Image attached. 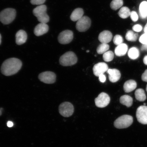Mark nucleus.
Returning <instances> with one entry per match:
<instances>
[{
  "instance_id": "obj_1",
  "label": "nucleus",
  "mask_w": 147,
  "mask_h": 147,
  "mask_svg": "<svg viewBox=\"0 0 147 147\" xmlns=\"http://www.w3.org/2000/svg\"><path fill=\"white\" fill-rule=\"evenodd\" d=\"M22 63L18 59H8L3 62L1 67V72L6 76H10L17 73L21 69Z\"/></svg>"
},
{
  "instance_id": "obj_2",
  "label": "nucleus",
  "mask_w": 147,
  "mask_h": 147,
  "mask_svg": "<svg viewBox=\"0 0 147 147\" xmlns=\"http://www.w3.org/2000/svg\"><path fill=\"white\" fill-rule=\"evenodd\" d=\"M16 16L15 9L11 8L5 9L0 13V21L3 24H9L14 21Z\"/></svg>"
},
{
  "instance_id": "obj_3",
  "label": "nucleus",
  "mask_w": 147,
  "mask_h": 147,
  "mask_svg": "<svg viewBox=\"0 0 147 147\" xmlns=\"http://www.w3.org/2000/svg\"><path fill=\"white\" fill-rule=\"evenodd\" d=\"M47 7L41 5L37 7L33 11V14L40 23H47L49 21V16L47 13Z\"/></svg>"
},
{
  "instance_id": "obj_4",
  "label": "nucleus",
  "mask_w": 147,
  "mask_h": 147,
  "mask_svg": "<svg viewBox=\"0 0 147 147\" xmlns=\"http://www.w3.org/2000/svg\"><path fill=\"white\" fill-rule=\"evenodd\" d=\"M78 60V58L74 53L72 51H68L60 57L59 63L62 66L67 67L76 64Z\"/></svg>"
},
{
  "instance_id": "obj_5",
  "label": "nucleus",
  "mask_w": 147,
  "mask_h": 147,
  "mask_svg": "<svg viewBox=\"0 0 147 147\" xmlns=\"http://www.w3.org/2000/svg\"><path fill=\"white\" fill-rule=\"evenodd\" d=\"M133 122V117L131 115H124L116 119L114 123L115 128L124 129L131 126Z\"/></svg>"
},
{
  "instance_id": "obj_6",
  "label": "nucleus",
  "mask_w": 147,
  "mask_h": 147,
  "mask_svg": "<svg viewBox=\"0 0 147 147\" xmlns=\"http://www.w3.org/2000/svg\"><path fill=\"white\" fill-rule=\"evenodd\" d=\"M60 114L65 117L71 116L74 112V107L71 103L65 102L61 104L59 108Z\"/></svg>"
},
{
  "instance_id": "obj_7",
  "label": "nucleus",
  "mask_w": 147,
  "mask_h": 147,
  "mask_svg": "<svg viewBox=\"0 0 147 147\" xmlns=\"http://www.w3.org/2000/svg\"><path fill=\"white\" fill-rule=\"evenodd\" d=\"M91 20L87 16H83L77 22L76 28L79 32H85L90 28L91 25Z\"/></svg>"
},
{
  "instance_id": "obj_8",
  "label": "nucleus",
  "mask_w": 147,
  "mask_h": 147,
  "mask_svg": "<svg viewBox=\"0 0 147 147\" xmlns=\"http://www.w3.org/2000/svg\"><path fill=\"white\" fill-rule=\"evenodd\" d=\"M110 97L107 94L102 92L95 99V105L98 108H103L106 107L109 104Z\"/></svg>"
},
{
  "instance_id": "obj_9",
  "label": "nucleus",
  "mask_w": 147,
  "mask_h": 147,
  "mask_svg": "<svg viewBox=\"0 0 147 147\" xmlns=\"http://www.w3.org/2000/svg\"><path fill=\"white\" fill-rule=\"evenodd\" d=\"M38 78L41 82L45 84H53L56 82V76L54 72L46 71L40 73Z\"/></svg>"
},
{
  "instance_id": "obj_10",
  "label": "nucleus",
  "mask_w": 147,
  "mask_h": 147,
  "mask_svg": "<svg viewBox=\"0 0 147 147\" xmlns=\"http://www.w3.org/2000/svg\"><path fill=\"white\" fill-rule=\"evenodd\" d=\"M138 121L142 124H147V106H141L138 108L136 113Z\"/></svg>"
},
{
  "instance_id": "obj_11",
  "label": "nucleus",
  "mask_w": 147,
  "mask_h": 147,
  "mask_svg": "<svg viewBox=\"0 0 147 147\" xmlns=\"http://www.w3.org/2000/svg\"><path fill=\"white\" fill-rule=\"evenodd\" d=\"M73 38V32L69 30L63 31L60 33L58 37L59 42L62 45H67L70 43Z\"/></svg>"
},
{
  "instance_id": "obj_12",
  "label": "nucleus",
  "mask_w": 147,
  "mask_h": 147,
  "mask_svg": "<svg viewBox=\"0 0 147 147\" xmlns=\"http://www.w3.org/2000/svg\"><path fill=\"white\" fill-rule=\"evenodd\" d=\"M108 67L107 64L104 62H99L94 66L93 72L95 76L99 77L100 75L107 71Z\"/></svg>"
},
{
  "instance_id": "obj_13",
  "label": "nucleus",
  "mask_w": 147,
  "mask_h": 147,
  "mask_svg": "<svg viewBox=\"0 0 147 147\" xmlns=\"http://www.w3.org/2000/svg\"><path fill=\"white\" fill-rule=\"evenodd\" d=\"M49 27L47 23H40L35 28L34 32L36 36H40L47 33Z\"/></svg>"
},
{
  "instance_id": "obj_14",
  "label": "nucleus",
  "mask_w": 147,
  "mask_h": 147,
  "mask_svg": "<svg viewBox=\"0 0 147 147\" xmlns=\"http://www.w3.org/2000/svg\"><path fill=\"white\" fill-rule=\"evenodd\" d=\"M113 37V34L111 32L105 30L100 33L98 38L101 43L108 44L111 41Z\"/></svg>"
},
{
  "instance_id": "obj_15",
  "label": "nucleus",
  "mask_w": 147,
  "mask_h": 147,
  "mask_svg": "<svg viewBox=\"0 0 147 147\" xmlns=\"http://www.w3.org/2000/svg\"><path fill=\"white\" fill-rule=\"evenodd\" d=\"M109 74V79L112 82L118 81L121 78V74L119 70L117 69H109L107 71Z\"/></svg>"
},
{
  "instance_id": "obj_16",
  "label": "nucleus",
  "mask_w": 147,
  "mask_h": 147,
  "mask_svg": "<svg viewBox=\"0 0 147 147\" xmlns=\"http://www.w3.org/2000/svg\"><path fill=\"white\" fill-rule=\"evenodd\" d=\"M27 38L26 32L23 30H20L16 34V43L18 45H23L26 42Z\"/></svg>"
},
{
  "instance_id": "obj_17",
  "label": "nucleus",
  "mask_w": 147,
  "mask_h": 147,
  "mask_svg": "<svg viewBox=\"0 0 147 147\" xmlns=\"http://www.w3.org/2000/svg\"><path fill=\"white\" fill-rule=\"evenodd\" d=\"M128 47L126 44L122 43L117 46L115 48V52L116 56L121 57L124 56L127 52Z\"/></svg>"
},
{
  "instance_id": "obj_18",
  "label": "nucleus",
  "mask_w": 147,
  "mask_h": 147,
  "mask_svg": "<svg viewBox=\"0 0 147 147\" xmlns=\"http://www.w3.org/2000/svg\"><path fill=\"white\" fill-rule=\"evenodd\" d=\"M137 86V82L135 80H129L125 82L123 89L125 92L129 93L135 90Z\"/></svg>"
},
{
  "instance_id": "obj_19",
  "label": "nucleus",
  "mask_w": 147,
  "mask_h": 147,
  "mask_svg": "<svg viewBox=\"0 0 147 147\" xmlns=\"http://www.w3.org/2000/svg\"><path fill=\"white\" fill-rule=\"evenodd\" d=\"M84 14V10L82 9L78 8L75 9L71 15V19L73 21H78L82 17Z\"/></svg>"
},
{
  "instance_id": "obj_20",
  "label": "nucleus",
  "mask_w": 147,
  "mask_h": 147,
  "mask_svg": "<svg viewBox=\"0 0 147 147\" xmlns=\"http://www.w3.org/2000/svg\"><path fill=\"white\" fill-rule=\"evenodd\" d=\"M119 101L121 104L127 107H130L133 104V98L128 95H124L121 96Z\"/></svg>"
},
{
  "instance_id": "obj_21",
  "label": "nucleus",
  "mask_w": 147,
  "mask_h": 147,
  "mask_svg": "<svg viewBox=\"0 0 147 147\" xmlns=\"http://www.w3.org/2000/svg\"><path fill=\"white\" fill-rule=\"evenodd\" d=\"M139 13L141 18L144 19L147 17V2L144 1L139 6Z\"/></svg>"
},
{
  "instance_id": "obj_22",
  "label": "nucleus",
  "mask_w": 147,
  "mask_h": 147,
  "mask_svg": "<svg viewBox=\"0 0 147 147\" xmlns=\"http://www.w3.org/2000/svg\"><path fill=\"white\" fill-rule=\"evenodd\" d=\"M128 55L130 59H136L140 56L139 51L137 47H132L128 51Z\"/></svg>"
},
{
  "instance_id": "obj_23",
  "label": "nucleus",
  "mask_w": 147,
  "mask_h": 147,
  "mask_svg": "<svg viewBox=\"0 0 147 147\" xmlns=\"http://www.w3.org/2000/svg\"><path fill=\"white\" fill-rule=\"evenodd\" d=\"M135 96L136 98L140 102H143L146 99V94L142 89H138L135 91Z\"/></svg>"
},
{
  "instance_id": "obj_24",
  "label": "nucleus",
  "mask_w": 147,
  "mask_h": 147,
  "mask_svg": "<svg viewBox=\"0 0 147 147\" xmlns=\"http://www.w3.org/2000/svg\"><path fill=\"white\" fill-rule=\"evenodd\" d=\"M131 12L130 9L127 7H122L121 8L118 12L119 17L123 19H125L130 16Z\"/></svg>"
},
{
  "instance_id": "obj_25",
  "label": "nucleus",
  "mask_w": 147,
  "mask_h": 147,
  "mask_svg": "<svg viewBox=\"0 0 147 147\" xmlns=\"http://www.w3.org/2000/svg\"><path fill=\"white\" fill-rule=\"evenodd\" d=\"M123 5V0H113L110 3V6L111 9L116 10L121 8Z\"/></svg>"
},
{
  "instance_id": "obj_26",
  "label": "nucleus",
  "mask_w": 147,
  "mask_h": 147,
  "mask_svg": "<svg viewBox=\"0 0 147 147\" xmlns=\"http://www.w3.org/2000/svg\"><path fill=\"white\" fill-rule=\"evenodd\" d=\"M138 37V34L134 33L133 31L129 30L126 33L125 38L128 41L134 42L136 41Z\"/></svg>"
},
{
  "instance_id": "obj_27",
  "label": "nucleus",
  "mask_w": 147,
  "mask_h": 147,
  "mask_svg": "<svg viewBox=\"0 0 147 147\" xmlns=\"http://www.w3.org/2000/svg\"><path fill=\"white\" fill-rule=\"evenodd\" d=\"M109 49V46L107 44L102 43L98 46L97 52L99 54H104Z\"/></svg>"
},
{
  "instance_id": "obj_28",
  "label": "nucleus",
  "mask_w": 147,
  "mask_h": 147,
  "mask_svg": "<svg viewBox=\"0 0 147 147\" xmlns=\"http://www.w3.org/2000/svg\"><path fill=\"white\" fill-rule=\"evenodd\" d=\"M114 54L111 51H107L103 55V59L106 62H110L113 59Z\"/></svg>"
},
{
  "instance_id": "obj_29",
  "label": "nucleus",
  "mask_w": 147,
  "mask_h": 147,
  "mask_svg": "<svg viewBox=\"0 0 147 147\" xmlns=\"http://www.w3.org/2000/svg\"><path fill=\"white\" fill-rule=\"evenodd\" d=\"M114 43L115 45L118 46L123 43V39L122 36L119 35H116L113 39Z\"/></svg>"
},
{
  "instance_id": "obj_30",
  "label": "nucleus",
  "mask_w": 147,
  "mask_h": 147,
  "mask_svg": "<svg viewBox=\"0 0 147 147\" xmlns=\"http://www.w3.org/2000/svg\"><path fill=\"white\" fill-rule=\"evenodd\" d=\"M139 42L143 45H147V33H145L139 38Z\"/></svg>"
},
{
  "instance_id": "obj_31",
  "label": "nucleus",
  "mask_w": 147,
  "mask_h": 147,
  "mask_svg": "<svg viewBox=\"0 0 147 147\" xmlns=\"http://www.w3.org/2000/svg\"><path fill=\"white\" fill-rule=\"evenodd\" d=\"M130 16L132 21L134 22H137L138 20V16L137 12L135 11H132L131 12Z\"/></svg>"
},
{
  "instance_id": "obj_32",
  "label": "nucleus",
  "mask_w": 147,
  "mask_h": 147,
  "mask_svg": "<svg viewBox=\"0 0 147 147\" xmlns=\"http://www.w3.org/2000/svg\"><path fill=\"white\" fill-rule=\"evenodd\" d=\"M46 0H31L30 3L34 5H41L43 4Z\"/></svg>"
},
{
  "instance_id": "obj_33",
  "label": "nucleus",
  "mask_w": 147,
  "mask_h": 147,
  "mask_svg": "<svg viewBox=\"0 0 147 147\" xmlns=\"http://www.w3.org/2000/svg\"><path fill=\"white\" fill-rule=\"evenodd\" d=\"M142 26L140 24H136L133 27V30L135 32H140L142 30Z\"/></svg>"
},
{
  "instance_id": "obj_34",
  "label": "nucleus",
  "mask_w": 147,
  "mask_h": 147,
  "mask_svg": "<svg viewBox=\"0 0 147 147\" xmlns=\"http://www.w3.org/2000/svg\"><path fill=\"white\" fill-rule=\"evenodd\" d=\"M141 79L143 81L147 82V69L143 74L141 76Z\"/></svg>"
},
{
  "instance_id": "obj_35",
  "label": "nucleus",
  "mask_w": 147,
  "mask_h": 147,
  "mask_svg": "<svg viewBox=\"0 0 147 147\" xmlns=\"http://www.w3.org/2000/svg\"><path fill=\"white\" fill-rule=\"evenodd\" d=\"M106 77L105 75L103 74L99 76V80L101 82L104 83L105 82L106 80Z\"/></svg>"
},
{
  "instance_id": "obj_36",
  "label": "nucleus",
  "mask_w": 147,
  "mask_h": 147,
  "mask_svg": "<svg viewBox=\"0 0 147 147\" xmlns=\"http://www.w3.org/2000/svg\"><path fill=\"white\" fill-rule=\"evenodd\" d=\"M7 125L9 127H11L13 126V123L11 121H9L7 123Z\"/></svg>"
},
{
  "instance_id": "obj_37",
  "label": "nucleus",
  "mask_w": 147,
  "mask_h": 147,
  "mask_svg": "<svg viewBox=\"0 0 147 147\" xmlns=\"http://www.w3.org/2000/svg\"><path fill=\"white\" fill-rule=\"evenodd\" d=\"M143 62L145 65H147V55L145 56L143 58Z\"/></svg>"
},
{
  "instance_id": "obj_38",
  "label": "nucleus",
  "mask_w": 147,
  "mask_h": 147,
  "mask_svg": "<svg viewBox=\"0 0 147 147\" xmlns=\"http://www.w3.org/2000/svg\"><path fill=\"white\" fill-rule=\"evenodd\" d=\"M146 49H147V45H143L142 48H141V50H144Z\"/></svg>"
},
{
  "instance_id": "obj_39",
  "label": "nucleus",
  "mask_w": 147,
  "mask_h": 147,
  "mask_svg": "<svg viewBox=\"0 0 147 147\" xmlns=\"http://www.w3.org/2000/svg\"><path fill=\"white\" fill-rule=\"evenodd\" d=\"M144 32L145 33H147V23L146 26H145L144 28Z\"/></svg>"
},
{
  "instance_id": "obj_40",
  "label": "nucleus",
  "mask_w": 147,
  "mask_h": 147,
  "mask_svg": "<svg viewBox=\"0 0 147 147\" xmlns=\"http://www.w3.org/2000/svg\"><path fill=\"white\" fill-rule=\"evenodd\" d=\"M1 34H0V45H1Z\"/></svg>"
},
{
  "instance_id": "obj_41",
  "label": "nucleus",
  "mask_w": 147,
  "mask_h": 147,
  "mask_svg": "<svg viewBox=\"0 0 147 147\" xmlns=\"http://www.w3.org/2000/svg\"><path fill=\"white\" fill-rule=\"evenodd\" d=\"M2 114V112L1 110H0V116Z\"/></svg>"
},
{
  "instance_id": "obj_42",
  "label": "nucleus",
  "mask_w": 147,
  "mask_h": 147,
  "mask_svg": "<svg viewBox=\"0 0 147 147\" xmlns=\"http://www.w3.org/2000/svg\"><path fill=\"white\" fill-rule=\"evenodd\" d=\"M146 91L147 92V84L146 87Z\"/></svg>"
},
{
  "instance_id": "obj_43",
  "label": "nucleus",
  "mask_w": 147,
  "mask_h": 147,
  "mask_svg": "<svg viewBox=\"0 0 147 147\" xmlns=\"http://www.w3.org/2000/svg\"><path fill=\"white\" fill-rule=\"evenodd\" d=\"M89 52V51H87V53H88V52Z\"/></svg>"
},
{
  "instance_id": "obj_44",
  "label": "nucleus",
  "mask_w": 147,
  "mask_h": 147,
  "mask_svg": "<svg viewBox=\"0 0 147 147\" xmlns=\"http://www.w3.org/2000/svg\"></svg>"
}]
</instances>
